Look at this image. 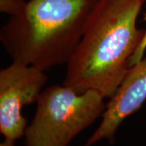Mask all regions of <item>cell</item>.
<instances>
[{"label": "cell", "mask_w": 146, "mask_h": 146, "mask_svg": "<svg viewBox=\"0 0 146 146\" xmlns=\"http://www.w3.org/2000/svg\"><path fill=\"white\" fill-rule=\"evenodd\" d=\"M145 0H98L78 46L67 63L63 85L110 98L130 69L145 29L136 21Z\"/></svg>", "instance_id": "obj_1"}, {"label": "cell", "mask_w": 146, "mask_h": 146, "mask_svg": "<svg viewBox=\"0 0 146 146\" xmlns=\"http://www.w3.org/2000/svg\"><path fill=\"white\" fill-rule=\"evenodd\" d=\"M98 0H29L0 29L12 62L47 71L68 63Z\"/></svg>", "instance_id": "obj_2"}, {"label": "cell", "mask_w": 146, "mask_h": 146, "mask_svg": "<svg viewBox=\"0 0 146 146\" xmlns=\"http://www.w3.org/2000/svg\"><path fill=\"white\" fill-rule=\"evenodd\" d=\"M98 92L76 93L54 84L42 90L25 133L26 146H68L104 113L106 105Z\"/></svg>", "instance_id": "obj_3"}, {"label": "cell", "mask_w": 146, "mask_h": 146, "mask_svg": "<svg viewBox=\"0 0 146 146\" xmlns=\"http://www.w3.org/2000/svg\"><path fill=\"white\" fill-rule=\"evenodd\" d=\"M47 80L45 71L24 63L12 62L0 71V132L5 139L25 136L22 109L37 101Z\"/></svg>", "instance_id": "obj_4"}, {"label": "cell", "mask_w": 146, "mask_h": 146, "mask_svg": "<svg viewBox=\"0 0 146 146\" xmlns=\"http://www.w3.org/2000/svg\"><path fill=\"white\" fill-rule=\"evenodd\" d=\"M146 100V56L131 67L124 80L106 104L102 122L84 146L107 140L115 142L118 128L124 120L141 108Z\"/></svg>", "instance_id": "obj_5"}, {"label": "cell", "mask_w": 146, "mask_h": 146, "mask_svg": "<svg viewBox=\"0 0 146 146\" xmlns=\"http://www.w3.org/2000/svg\"><path fill=\"white\" fill-rule=\"evenodd\" d=\"M25 0H0V11L10 16H16L22 13L26 7Z\"/></svg>", "instance_id": "obj_6"}, {"label": "cell", "mask_w": 146, "mask_h": 146, "mask_svg": "<svg viewBox=\"0 0 146 146\" xmlns=\"http://www.w3.org/2000/svg\"><path fill=\"white\" fill-rule=\"evenodd\" d=\"M144 21L145 22L146 24V12L144 14ZM146 51V28L145 29V33L144 36L141 39V42L139 46L137 47L135 53L133 54V55L131 56L130 59V66L132 67L134 64L137 63L139 61H141V59L143 58V57L145 56V54Z\"/></svg>", "instance_id": "obj_7"}, {"label": "cell", "mask_w": 146, "mask_h": 146, "mask_svg": "<svg viewBox=\"0 0 146 146\" xmlns=\"http://www.w3.org/2000/svg\"><path fill=\"white\" fill-rule=\"evenodd\" d=\"M0 146H15V141L5 139L3 142L0 144Z\"/></svg>", "instance_id": "obj_8"}, {"label": "cell", "mask_w": 146, "mask_h": 146, "mask_svg": "<svg viewBox=\"0 0 146 146\" xmlns=\"http://www.w3.org/2000/svg\"><path fill=\"white\" fill-rule=\"evenodd\" d=\"M145 1H146V0H145Z\"/></svg>", "instance_id": "obj_9"}]
</instances>
